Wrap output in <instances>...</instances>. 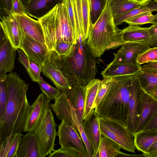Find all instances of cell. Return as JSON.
Returning a JSON list of instances; mask_svg holds the SVG:
<instances>
[{
  "mask_svg": "<svg viewBox=\"0 0 157 157\" xmlns=\"http://www.w3.org/2000/svg\"><path fill=\"white\" fill-rule=\"evenodd\" d=\"M151 11L144 12L135 15L128 20L124 22L129 25H141L147 23H151L154 19L155 15L152 14Z\"/></svg>",
  "mask_w": 157,
  "mask_h": 157,
  "instance_id": "cell-34",
  "label": "cell"
},
{
  "mask_svg": "<svg viewBox=\"0 0 157 157\" xmlns=\"http://www.w3.org/2000/svg\"><path fill=\"white\" fill-rule=\"evenodd\" d=\"M42 72L61 92L70 89L71 85L56 63L50 59L42 66Z\"/></svg>",
  "mask_w": 157,
  "mask_h": 157,
  "instance_id": "cell-20",
  "label": "cell"
},
{
  "mask_svg": "<svg viewBox=\"0 0 157 157\" xmlns=\"http://www.w3.org/2000/svg\"><path fill=\"white\" fill-rule=\"evenodd\" d=\"M137 61L140 65L145 63L157 62V47L150 48L139 55Z\"/></svg>",
  "mask_w": 157,
  "mask_h": 157,
  "instance_id": "cell-39",
  "label": "cell"
},
{
  "mask_svg": "<svg viewBox=\"0 0 157 157\" xmlns=\"http://www.w3.org/2000/svg\"><path fill=\"white\" fill-rule=\"evenodd\" d=\"M148 93L157 100V86Z\"/></svg>",
  "mask_w": 157,
  "mask_h": 157,
  "instance_id": "cell-50",
  "label": "cell"
},
{
  "mask_svg": "<svg viewBox=\"0 0 157 157\" xmlns=\"http://www.w3.org/2000/svg\"><path fill=\"white\" fill-rule=\"evenodd\" d=\"M140 66H138L112 61L108 64L101 74L104 78L136 74L140 71Z\"/></svg>",
  "mask_w": 157,
  "mask_h": 157,
  "instance_id": "cell-23",
  "label": "cell"
},
{
  "mask_svg": "<svg viewBox=\"0 0 157 157\" xmlns=\"http://www.w3.org/2000/svg\"><path fill=\"white\" fill-rule=\"evenodd\" d=\"M17 157H40L37 143L32 132L23 135Z\"/></svg>",
  "mask_w": 157,
  "mask_h": 157,
  "instance_id": "cell-24",
  "label": "cell"
},
{
  "mask_svg": "<svg viewBox=\"0 0 157 157\" xmlns=\"http://www.w3.org/2000/svg\"><path fill=\"white\" fill-rule=\"evenodd\" d=\"M157 114V100L143 90L141 113L136 133L142 131Z\"/></svg>",
  "mask_w": 157,
  "mask_h": 157,
  "instance_id": "cell-18",
  "label": "cell"
},
{
  "mask_svg": "<svg viewBox=\"0 0 157 157\" xmlns=\"http://www.w3.org/2000/svg\"><path fill=\"white\" fill-rule=\"evenodd\" d=\"M100 118L99 115L94 110L84 120L82 124L84 131L94 151V155L99 147L101 135L99 124Z\"/></svg>",
  "mask_w": 157,
  "mask_h": 157,
  "instance_id": "cell-17",
  "label": "cell"
},
{
  "mask_svg": "<svg viewBox=\"0 0 157 157\" xmlns=\"http://www.w3.org/2000/svg\"><path fill=\"white\" fill-rule=\"evenodd\" d=\"M124 42H131L148 45L150 47L151 36L149 28L138 25H129L120 30Z\"/></svg>",
  "mask_w": 157,
  "mask_h": 157,
  "instance_id": "cell-21",
  "label": "cell"
},
{
  "mask_svg": "<svg viewBox=\"0 0 157 157\" xmlns=\"http://www.w3.org/2000/svg\"><path fill=\"white\" fill-rule=\"evenodd\" d=\"M140 70L144 72L157 73V62L145 63L140 66Z\"/></svg>",
  "mask_w": 157,
  "mask_h": 157,
  "instance_id": "cell-45",
  "label": "cell"
},
{
  "mask_svg": "<svg viewBox=\"0 0 157 157\" xmlns=\"http://www.w3.org/2000/svg\"><path fill=\"white\" fill-rule=\"evenodd\" d=\"M63 2L66 6L69 20L77 40L78 38L77 26L73 8V0H64Z\"/></svg>",
  "mask_w": 157,
  "mask_h": 157,
  "instance_id": "cell-41",
  "label": "cell"
},
{
  "mask_svg": "<svg viewBox=\"0 0 157 157\" xmlns=\"http://www.w3.org/2000/svg\"><path fill=\"white\" fill-rule=\"evenodd\" d=\"M38 83L42 93L50 100H55L61 93L57 88L53 87L46 82L41 76Z\"/></svg>",
  "mask_w": 157,
  "mask_h": 157,
  "instance_id": "cell-36",
  "label": "cell"
},
{
  "mask_svg": "<svg viewBox=\"0 0 157 157\" xmlns=\"http://www.w3.org/2000/svg\"><path fill=\"white\" fill-rule=\"evenodd\" d=\"M85 86L79 85H72L70 89L65 91L75 109L82 124L83 121Z\"/></svg>",
  "mask_w": 157,
  "mask_h": 157,
  "instance_id": "cell-25",
  "label": "cell"
},
{
  "mask_svg": "<svg viewBox=\"0 0 157 157\" xmlns=\"http://www.w3.org/2000/svg\"><path fill=\"white\" fill-rule=\"evenodd\" d=\"M142 89L148 93L157 86V73L145 72L141 70L136 74Z\"/></svg>",
  "mask_w": 157,
  "mask_h": 157,
  "instance_id": "cell-32",
  "label": "cell"
},
{
  "mask_svg": "<svg viewBox=\"0 0 157 157\" xmlns=\"http://www.w3.org/2000/svg\"><path fill=\"white\" fill-rule=\"evenodd\" d=\"M19 58L18 60L20 63L27 71L29 66V59L24 52L21 49L19 48L17 49Z\"/></svg>",
  "mask_w": 157,
  "mask_h": 157,
  "instance_id": "cell-47",
  "label": "cell"
},
{
  "mask_svg": "<svg viewBox=\"0 0 157 157\" xmlns=\"http://www.w3.org/2000/svg\"><path fill=\"white\" fill-rule=\"evenodd\" d=\"M51 109V106L47 109L33 132L40 157H45L54 150L57 125Z\"/></svg>",
  "mask_w": 157,
  "mask_h": 157,
  "instance_id": "cell-7",
  "label": "cell"
},
{
  "mask_svg": "<svg viewBox=\"0 0 157 157\" xmlns=\"http://www.w3.org/2000/svg\"><path fill=\"white\" fill-rule=\"evenodd\" d=\"M49 157H82L78 152L75 150L60 148L54 150L48 156Z\"/></svg>",
  "mask_w": 157,
  "mask_h": 157,
  "instance_id": "cell-42",
  "label": "cell"
},
{
  "mask_svg": "<svg viewBox=\"0 0 157 157\" xmlns=\"http://www.w3.org/2000/svg\"><path fill=\"white\" fill-rule=\"evenodd\" d=\"M153 0V1H155V2H157V0Z\"/></svg>",
  "mask_w": 157,
  "mask_h": 157,
  "instance_id": "cell-53",
  "label": "cell"
},
{
  "mask_svg": "<svg viewBox=\"0 0 157 157\" xmlns=\"http://www.w3.org/2000/svg\"><path fill=\"white\" fill-rule=\"evenodd\" d=\"M95 58L88 47L87 40H82L80 37L69 55L59 56L52 50L50 59L56 63L71 85L86 86L98 72Z\"/></svg>",
  "mask_w": 157,
  "mask_h": 157,
  "instance_id": "cell-2",
  "label": "cell"
},
{
  "mask_svg": "<svg viewBox=\"0 0 157 157\" xmlns=\"http://www.w3.org/2000/svg\"><path fill=\"white\" fill-rule=\"evenodd\" d=\"M134 2L139 3L141 5L147 4L151 0H130Z\"/></svg>",
  "mask_w": 157,
  "mask_h": 157,
  "instance_id": "cell-51",
  "label": "cell"
},
{
  "mask_svg": "<svg viewBox=\"0 0 157 157\" xmlns=\"http://www.w3.org/2000/svg\"><path fill=\"white\" fill-rule=\"evenodd\" d=\"M133 136L136 149L143 154H147L150 146L157 141V130L155 129L142 130Z\"/></svg>",
  "mask_w": 157,
  "mask_h": 157,
  "instance_id": "cell-26",
  "label": "cell"
},
{
  "mask_svg": "<svg viewBox=\"0 0 157 157\" xmlns=\"http://www.w3.org/2000/svg\"><path fill=\"white\" fill-rule=\"evenodd\" d=\"M14 14L25 36L45 43L43 29L38 20L33 19L27 13L24 15Z\"/></svg>",
  "mask_w": 157,
  "mask_h": 157,
  "instance_id": "cell-16",
  "label": "cell"
},
{
  "mask_svg": "<svg viewBox=\"0 0 157 157\" xmlns=\"http://www.w3.org/2000/svg\"><path fill=\"white\" fill-rule=\"evenodd\" d=\"M143 90L140 82L136 75L130 98L127 126V128L133 135L136 133L140 116Z\"/></svg>",
  "mask_w": 157,
  "mask_h": 157,
  "instance_id": "cell-10",
  "label": "cell"
},
{
  "mask_svg": "<svg viewBox=\"0 0 157 157\" xmlns=\"http://www.w3.org/2000/svg\"><path fill=\"white\" fill-rule=\"evenodd\" d=\"M74 44L69 41H58L52 50L54 51L59 56H67L71 52Z\"/></svg>",
  "mask_w": 157,
  "mask_h": 157,
  "instance_id": "cell-38",
  "label": "cell"
},
{
  "mask_svg": "<svg viewBox=\"0 0 157 157\" xmlns=\"http://www.w3.org/2000/svg\"><path fill=\"white\" fill-rule=\"evenodd\" d=\"M107 0H90V18L91 25L97 21L103 11Z\"/></svg>",
  "mask_w": 157,
  "mask_h": 157,
  "instance_id": "cell-33",
  "label": "cell"
},
{
  "mask_svg": "<svg viewBox=\"0 0 157 157\" xmlns=\"http://www.w3.org/2000/svg\"><path fill=\"white\" fill-rule=\"evenodd\" d=\"M11 13L24 15L26 14V9L23 0H14L12 4Z\"/></svg>",
  "mask_w": 157,
  "mask_h": 157,
  "instance_id": "cell-43",
  "label": "cell"
},
{
  "mask_svg": "<svg viewBox=\"0 0 157 157\" xmlns=\"http://www.w3.org/2000/svg\"><path fill=\"white\" fill-rule=\"evenodd\" d=\"M77 29L78 40H87L91 25L90 0H73Z\"/></svg>",
  "mask_w": 157,
  "mask_h": 157,
  "instance_id": "cell-12",
  "label": "cell"
},
{
  "mask_svg": "<svg viewBox=\"0 0 157 157\" xmlns=\"http://www.w3.org/2000/svg\"><path fill=\"white\" fill-rule=\"evenodd\" d=\"M54 100V103L51 105V107L57 119L61 121L64 120L73 126L82 138L88 157H93L94 151L84 131L76 110L65 91L61 92Z\"/></svg>",
  "mask_w": 157,
  "mask_h": 157,
  "instance_id": "cell-6",
  "label": "cell"
},
{
  "mask_svg": "<svg viewBox=\"0 0 157 157\" xmlns=\"http://www.w3.org/2000/svg\"><path fill=\"white\" fill-rule=\"evenodd\" d=\"M64 0H23L26 13L38 20Z\"/></svg>",
  "mask_w": 157,
  "mask_h": 157,
  "instance_id": "cell-19",
  "label": "cell"
},
{
  "mask_svg": "<svg viewBox=\"0 0 157 157\" xmlns=\"http://www.w3.org/2000/svg\"><path fill=\"white\" fill-rule=\"evenodd\" d=\"M23 134L16 133L0 141V157H17V153Z\"/></svg>",
  "mask_w": 157,
  "mask_h": 157,
  "instance_id": "cell-28",
  "label": "cell"
},
{
  "mask_svg": "<svg viewBox=\"0 0 157 157\" xmlns=\"http://www.w3.org/2000/svg\"><path fill=\"white\" fill-rule=\"evenodd\" d=\"M16 50L7 38L0 43V74L13 71Z\"/></svg>",
  "mask_w": 157,
  "mask_h": 157,
  "instance_id": "cell-22",
  "label": "cell"
},
{
  "mask_svg": "<svg viewBox=\"0 0 157 157\" xmlns=\"http://www.w3.org/2000/svg\"><path fill=\"white\" fill-rule=\"evenodd\" d=\"M151 24L157 25V14L155 15V18L151 21Z\"/></svg>",
  "mask_w": 157,
  "mask_h": 157,
  "instance_id": "cell-52",
  "label": "cell"
},
{
  "mask_svg": "<svg viewBox=\"0 0 157 157\" xmlns=\"http://www.w3.org/2000/svg\"><path fill=\"white\" fill-rule=\"evenodd\" d=\"M19 48L22 49L30 59L41 66L50 59L52 51L45 43L24 36Z\"/></svg>",
  "mask_w": 157,
  "mask_h": 157,
  "instance_id": "cell-11",
  "label": "cell"
},
{
  "mask_svg": "<svg viewBox=\"0 0 157 157\" xmlns=\"http://www.w3.org/2000/svg\"><path fill=\"white\" fill-rule=\"evenodd\" d=\"M0 27L12 46L17 50L19 48L24 36L15 15L0 17Z\"/></svg>",
  "mask_w": 157,
  "mask_h": 157,
  "instance_id": "cell-15",
  "label": "cell"
},
{
  "mask_svg": "<svg viewBox=\"0 0 157 157\" xmlns=\"http://www.w3.org/2000/svg\"><path fill=\"white\" fill-rule=\"evenodd\" d=\"M149 28L151 36L150 48L157 47V25L153 24Z\"/></svg>",
  "mask_w": 157,
  "mask_h": 157,
  "instance_id": "cell-46",
  "label": "cell"
},
{
  "mask_svg": "<svg viewBox=\"0 0 157 157\" xmlns=\"http://www.w3.org/2000/svg\"><path fill=\"white\" fill-rule=\"evenodd\" d=\"M99 124L101 134L118 144L121 149L135 153L134 136L127 128L116 121L101 117Z\"/></svg>",
  "mask_w": 157,
  "mask_h": 157,
  "instance_id": "cell-8",
  "label": "cell"
},
{
  "mask_svg": "<svg viewBox=\"0 0 157 157\" xmlns=\"http://www.w3.org/2000/svg\"><path fill=\"white\" fill-rule=\"evenodd\" d=\"M6 85L8 99L4 114L0 118V141L22 132L30 105L26 95L28 85L16 72L7 75Z\"/></svg>",
  "mask_w": 157,
  "mask_h": 157,
  "instance_id": "cell-1",
  "label": "cell"
},
{
  "mask_svg": "<svg viewBox=\"0 0 157 157\" xmlns=\"http://www.w3.org/2000/svg\"><path fill=\"white\" fill-rule=\"evenodd\" d=\"M7 75L0 74V118L4 115L7 101L8 95L6 85Z\"/></svg>",
  "mask_w": 157,
  "mask_h": 157,
  "instance_id": "cell-35",
  "label": "cell"
},
{
  "mask_svg": "<svg viewBox=\"0 0 157 157\" xmlns=\"http://www.w3.org/2000/svg\"><path fill=\"white\" fill-rule=\"evenodd\" d=\"M136 74L113 78L110 86L94 111L100 117L116 121L127 128L131 90Z\"/></svg>",
  "mask_w": 157,
  "mask_h": 157,
  "instance_id": "cell-3",
  "label": "cell"
},
{
  "mask_svg": "<svg viewBox=\"0 0 157 157\" xmlns=\"http://www.w3.org/2000/svg\"><path fill=\"white\" fill-rule=\"evenodd\" d=\"M58 128L57 134L61 148L75 150L82 157H88L81 137L71 125L62 120Z\"/></svg>",
  "mask_w": 157,
  "mask_h": 157,
  "instance_id": "cell-9",
  "label": "cell"
},
{
  "mask_svg": "<svg viewBox=\"0 0 157 157\" xmlns=\"http://www.w3.org/2000/svg\"><path fill=\"white\" fill-rule=\"evenodd\" d=\"M150 48L148 45L131 42H125L115 54L113 61L115 62L140 66L138 57Z\"/></svg>",
  "mask_w": 157,
  "mask_h": 157,
  "instance_id": "cell-14",
  "label": "cell"
},
{
  "mask_svg": "<svg viewBox=\"0 0 157 157\" xmlns=\"http://www.w3.org/2000/svg\"><path fill=\"white\" fill-rule=\"evenodd\" d=\"M113 80V78H105L101 81V83L98 90L93 108L94 109L98 106L101 100L104 96Z\"/></svg>",
  "mask_w": 157,
  "mask_h": 157,
  "instance_id": "cell-37",
  "label": "cell"
},
{
  "mask_svg": "<svg viewBox=\"0 0 157 157\" xmlns=\"http://www.w3.org/2000/svg\"><path fill=\"white\" fill-rule=\"evenodd\" d=\"M157 11V2L151 0L147 4L142 5L137 8L123 14L113 17L115 25L117 26L130 18L140 13L147 12Z\"/></svg>",
  "mask_w": 157,
  "mask_h": 157,
  "instance_id": "cell-30",
  "label": "cell"
},
{
  "mask_svg": "<svg viewBox=\"0 0 157 157\" xmlns=\"http://www.w3.org/2000/svg\"><path fill=\"white\" fill-rule=\"evenodd\" d=\"M29 62V66L27 72L32 81L38 83L40 81V74L42 72V66L30 59Z\"/></svg>",
  "mask_w": 157,
  "mask_h": 157,
  "instance_id": "cell-40",
  "label": "cell"
},
{
  "mask_svg": "<svg viewBox=\"0 0 157 157\" xmlns=\"http://www.w3.org/2000/svg\"><path fill=\"white\" fill-rule=\"evenodd\" d=\"M38 20L43 29L45 43L52 51L58 41L76 43V36L63 2L57 5Z\"/></svg>",
  "mask_w": 157,
  "mask_h": 157,
  "instance_id": "cell-5",
  "label": "cell"
},
{
  "mask_svg": "<svg viewBox=\"0 0 157 157\" xmlns=\"http://www.w3.org/2000/svg\"><path fill=\"white\" fill-rule=\"evenodd\" d=\"M124 43L120 30L114 23L109 0H107L101 14L91 25L87 40L88 47L94 57L99 58L106 51L118 48Z\"/></svg>",
  "mask_w": 157,
  "mask_h": 157,
  "instance_id": "cell-4",
  "label": "cell"
},
{
  "mask_svg": "<svg viewBox=\"0 0 157 157\" xmlns=\"http://www.w3.org/2000/svg\"><path fill=\"white\" fill-rule=\"evenodd\" d=\"M14 0H0V17L11 14L12 4Z\"/></svg>",
  "mask_w": 157,
  "mask_h": 157,
  "instance_id": "cell-44",
  "label": "cell"
},
{
  "mask_svg": "<svg viewBox=\"0 0 157 157\" xmlns=\"http://www.w3.org/2000/svg\"><path fill=\"white\" fill-rule=\"evenodd\" d=\"M120 149L118 144L101 134L99 147L93 157H118L121 152Z\"/></svg>",
  "mask_w": 157,
  "mask_h": 157,
  "instance_id": "cell-29",
  "label": "cell"
},
{
  "mask_svg": "<svg viewBox=\"0 0 157 157\" xmlns=\"http://www.w3.org/2000/svg\"><path fill=\"white\" fill-rule=\"evenodd\" d=\"M152 129L157 130V114L148 123L142 130Z\"/></svg>",
  "mask_w": 157,
  "mask_h": 157,
  "instance_id": "cell-49",
  "label": "cell"
},
{
  "mask_svg": "<svg viewBox=\"0 0 157 157\" xmlns=\"http://www.w3.org/2000/svg\"><path fill=\"white\" fill-rule=\"evenodd\" d=\"M101 80L94 79L85 86L84 89V107L83 120L94 110L93 106L101 85Z\"/></svg>",
  "mask_w": 157,
  "mask_h": 157,
  "instance_id": "cell-27",
  "label": "cell"
},
{
  "mask_svg": "<svg viewBox=\"0 0 157 157\" xmlns=\"http://www.w3.org/2000/svg\"><path fill=\"white\" fill-rule=\"evenodd\" d=\"M109 2L113 17L126 13L142 5L130 0H109Z\"/></svg>",
  "mask_w": 157,
  "mask_h": 157,
  "instance_id": "cell-31",
  "label": "cell"
},
{
  "mask_svg": "<svg viewBox=\"0 0 157 157\" xmlns=\"http://www.w3.org/2000/svg\"><path fill=\"white\" fill-rule=\"evenodd\" d=\"M50 101L42 93L30 105L22 132H34L47 109L51 106Z\"/></svg>",
  "mask_w": 157,
  "mask_h": 157,
  "instance_id": "cell-13",
  "label": "cell"
},
{
  "mask_svg": "<svg viewBox=\"0 0 157 157\" xmlns=\"http://www.w3.org/2000/svg\"><path fill=\"white\" fill-rule=\"evenodd\" d=\"M142 155L145 157H157V141L150 146L147 154H143Z\"/></svg>",
  "mask_w": 157,
  "mask_h": 157,
  "instance_id": "cell-48",
  "label": "cell"
}]
</instances>
